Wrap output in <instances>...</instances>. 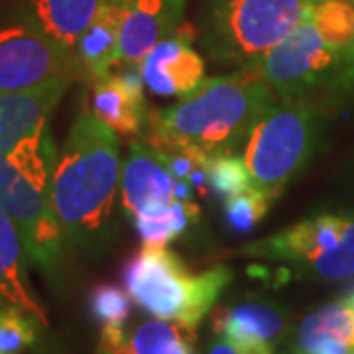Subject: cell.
Masks as SVG:
<instances>
[{
  "label": "cell",
  "mask_w": 354,
  "mask_h": 354,
  "mask_svg": "<svg viewBox=\"0 0 354 354\" xmlns=\"http://www.w3.org/2000/svg\"><path fill=\"white\" fill-rule=\"evenodd\" d=\"M354 348L353 309L344 301L319 307L299 323L293 354H351Z\"/></svg>",
  "instance_id": "e0dca14e"
},
{
  "label": "cell",
  "mask_w": 354,
  "mask_h": 354,
  "mask_svg": "<svg viewBox=\"0 0 354 354\" xmlns=\"http://www.w3.org/2000/svg\"><path fill=\"white\" fill-rule=\"evenodd\" d=\"M176 199V177L165 156L144 140H134L122 162L120 203L128 218L150 205H165Z\"/></svg>",
  "instance_id": "8fae6325"
},
{
  "label": "cell",
  "mask_w": 354,
  "mask_h": 354,
  "mask_svg": "<svg viewBox=\"0 0 354 354\" xmlns=\"http://www.w3.org/2000/svg\"><path fill=\"white\" fill-rule=\"evenodd\" d=\"M223 203H225V221L228 228L239 234H246V232H252L254 228L258 227V223L264 218L266 213L270 211L272 199L250 185L246 189L234 193Z\"/></svg>",
  "instance_id": "603a6c76"
},
{
  "label": "cell",
  "mask_w": 354,
  "mask_h": 354,
  "mask_svg": "<svg viewBox=\"0 0 354 354\" xmlns=\"http://www.w3.org/2000/svg\"><path fill=\"white\" fill-rule=\"evenodd\" d=\"M146 246H167L187 236L201 221V209L195 201L174 199L165 205H150L130 218Z\"/></svg>",
  "instance_id": "ffe728a7"
},
{
  "label": "cell",
  "mask_w": 354,
  "mask_h": 354,
  "mask_svg": "<svg viewBox=\"0 0 354 354\" xmlns=\"http://www.w3.org/2000/svg\"><path fill=\"white\" fill-rule=\"evenodd\" d=\"M342 53L323 39L311 20V12L252 67L256 75L279 99L309 97L317 88L329 87Z\"/></svg>",
  "instance_id": "ba28073f"
},
{
  "label": "cell",
  "mask_w": 354,
  "mask_h": 354,
  "mask_svg": "<svg viewBox=\"0 0 354 354\" xmlns=\"http://www.w3.org/2000/svg\"><path fill=\"white\" fill-rule=\"evenodd\" d=\"M38 323L22 307L4 305L0 309V354H24L38 339Z\"/></svg>",
  "instance_id": "7402d4cb"
},
{
  "label": "cell",
  "mask_w": 354,
  "mask_h": 354,
  "mask_svg": "<svg viewBox=\"0 0 354 354\" xmlns=\"http://www.w3.org/2000/svg\"><path fill=\"white\" fill-rule=\"evenodd\" d=\"M71 79L73 77H64L39 87L0 93V156L50 124L51 113L62 101Z\"/></svg>",
  "instance_id": "5bb4252c"
},
{
  "label": "cell",
  "mask_w": 354,
  "mask_h": 354,
  "mask_svg": "<svg viewBox=\"0 0 354 354\" xmlns=\"http://www.w3.org/2000/svg\"><path fill=\"white\" fill-rule=\"evenodd\" d=\"M278 99L248 67L209 77L176 104L150 114L148 134L142 140L158 150L195 146L211 156L232 153Z\"/></svg>",
  "instance_id": "7a4b0ae2"
},
{
  "label": "cell",
  "mask_w": 354,
  "mask_h": 354,
  "mask_svg": "<svg viewBox=\"0 0 354 354\" xmlns=\"http://www.w3.org/2000/svg\"><path fill=\"white\" fill-rule=\"evenodd\" d=\"M313 0H211L203 46L216 64L246 69L311 12Z\"/></svg>",
  "instance_id": "8992f818"
},
{
  "label": "cell",
  "mask_w": 354,
  "mask_h": 354,
  "mask_svg": "<svg viewBox=\"0 0 354 354\" xmlns=\"http://www.w3.org/2000/svg\"><path fill=\"white\" fill-rule=\"evenodd\" d=\"M28 252L14 221L0 209V293L8 304L18 305L48 325V315L32 293L28 281Z\"/></svg>",
  "instance_id": "ac0fdd59"
},
{
  "label": "cell",
  "mask_w": 354,
  "mask_h": 354,
  "mask_svg": "<svg viewBox=\"0 0 354 354\" xmlns=\"http://www.w3.org/2000/svg\"><path fill=\"white\" fill-rule=\"evenodd\" d=\"M99 6L101 0H30L28 20L77 64V41L93 22Z\"/></svg>",
  "instance_id": "d6986e66"
},
{
  "label": "cell",
  "mask_w": 354,
  "mask_h": 354,
  "mask_svg": "<svg viewBox=\"0 0 354 354\" xmlns=\"http://www.w3.org/2000/svg\"><path fill=\"white\" fill-rule=\"evenodd\" d=\"M187 0H127L120 26L118 67H138L160 39L183 24Z\"/></svg>",
  "instance_id": "7c38bea8"
},
{
  "label": "cell",
  "mask_w": 354,
  "mask_h": 354,
  "mask_svg": "<svg viewBox=\"0 0 354 354\" xmlns=\"http://www.w3.org/2000/svg\"><path fill=\"white\" fill-rule=\"evenodd\" d=\"M205 354H248L242 351L239 344L227 339L225 335H215V339L207 344V351Z\"/></svg>",
  "instance_id": "4316f807"
},
{
  "label": "cell",
  "mask_w": 354,
  "mask_h": 354,
  "mask_svg": "<svg viewBox=\"0 0 354 354\" xmlns=\"http://www.w3.org/2000/svg\"><path fill=\"white\" fill-rule=\"evenodd\" d=\"M197 30L187 22L160 39L144 55L138 69L144 85L158 97H185L205 79V59L193 48Z\"/></svg>",
  "instance_id": "30bf717a"
},
{
  "label": "cell",
  "mask_w": 354,
  "mask_h": 354,
  "mask_svg": "<svg viewBox=\"0 0 354 354\" xmlns=\"http://www.w3.org/2000/svg\"><path fill=\"white\" fill-rule=\"evenodd\" d=\"M4 305H8V301H6V299H4V295L0 293V309H2Z\"/></svg>",
  "instance_id": "f1b7e54d"
},
{
  "label": "cell",
  "mask_w": 354,
  "mask_h": 354,
  "mask_svg": "<svg viewBox=\"0 0 354 354\" xmlns=\"http://www.w3.org/2000/svg\"><path fill=\"white\" fill-rule=\"evenodd\" d=\"M342 301H344V304H346L348 307H351V309H353V317H354V288L348 291V293H346V297H344Z\"/></svg>",
  "instance_id": "83f0119b"
},
{
  "label": "cell",
  "mask_w": 354,
  "mask_h": 354,
  "mask_svg": "<svg viewBox=\"0 0 354 354\" xmlns=\"http://www.w3.org/2000/svg\"><path fill=\"white\" fill-rule=\"evenodd\" d=\"M215 335H225L248 354H274L286 333V315L276 305L246 301L213 313Z\"/></svg>",
  "instance_id": "9a60e30c"
},
{
  "label": "cell",
  "mask_w": 354,
  "mask_h": 354,
  "mask_svg": "<svg viewBox=\"0 0 354 354\" xmlns=\"http://www.w3.org/2000/svg\"><path fill=\"white\" fill-rule=\"evenodd\" d=\"M122 279L140 309L195 333L232 281V272L213 266L195 274L167 246L144 244L127 262Z\"/></svg>",
  "instance_id": "277c9868"
},
{
  "label": "cell",
  "mask_w": 354,
  "mask_h": 354,
  "mask_svg": "<svg viewBox=\"0 0 354 354\" xmlns=\"http://www.w3.org/2000/svg\"><path fill=\"white\" fill-rule=\"evenodd\" d=\"M353 2H354V0H353Z\"/></svg>",
  "instance_id": "4dcf8cb0"
},
{
  "label": "cell",
  "mask_w": 354,
  "mask_h": 354,
  "mask_svg": "<svg viewBox=\"0 0 354 354\" xmlns=\"http://www.w3.org/2000/svg\"><path fill=\"white\" fill-rule=\"evenodd\" d=\"M88 307L102 327H124L132 311L130 293L114 283H99L91 290Z\"/></svg>",
  "instance_id": "d4e9b609"
},
{
  "label": "cell",
  "mask_w": 354,
  "mask_h": 354,
  "mask_svg": "<svg viewBox=\"0 0 354 354\" xmlns=\"http://www.w3.org/2000/svg\"><path fill=\"white\" fill-rule=\"evenodd\" d=\"M325 134V111L309 97L278 99L242 146L252 185L272 201L315 158Z\"/></svg>",
  "instance_id": "5b68a950"
},
{
  "label": "cell",
  "mask_w": 354,
  "mask_h": 354,
  "mask_svg": "<svg viewBox=\"0 0 354 354\" xmlns=\"http://www.w3.org/2000/svg\"><path fill=\"white\" fill-rule=\"evenodd\" d=\"M330 99L337 101H354V41L348 50L342 51L341 64L337 73L330 79L329 87Z\"/></svg>",
  "instance_id": "484cf974"
},
{
  "label": "cell",
  "mask_w": 354,
  "mask_h": 354,
  "mask_svg": "<svg viewBox=\"0 0 354 354\" xmlns=\"http://www.w3.org/2000/svg\"><path fill=\"white\" fill-rule=\"evenodd\" d=\"M77 71L75 59L30 20L0 26V93L39 87Z\"/></svg>",
  "instance_id": "9c48e42d"
},
{
  "label": "cell",
  "mask_w": 354,
  "mask_h": 354,
  "mask_svg": "<svg viewBox=\"0 0 354 354\" xmlns=\"http://www.w3.org/2000/svg\"><path fill=\"white\" fill-rule=\"evenodd\" d=\"M351 354H354V351H353V353H351Z\"/></svg>",
  "instance_id": "f546056e"
},
{
  "label": "cell",
  "mask_w": 354,
  "mask_h": 354,
  "mask_svg": "<svg viewBox=\"0 0 354 354\" xmlns=\"http://www.w3.org/2000/svg\"><path fill=\"white\" fill-rule=\"evenodd\" d=\"M311 20L330 48L342 53L354 41L353 0H313Z\"/></svg>",
  "instance_id": "44dd1931"
},
{
  "label": "cell",
  "mask_w": 354,
  "mask_h": 354,
  "mask_svg": "<svg viewBox=\"0 0 354 354\" xmlns=\"http://www.w3.org/2000/svg\"><path fill=\"white\" fill-rule=\"evenodd\" d=\"M120 176L122 160L116 132L83 106L53 169L51 197L65 244L95 250L111 236Z\"/></svg>",
  "instance_id": "6da1fadb"
},
{
  "label": "cell",
  "mask_w": 354,
  "mask_h": 354,
  "mask_svg": "<svg viewBox=\"0 0 354 354\" xmlns=\"http://www.w3.org/2000/svg\"><path fill=\"white\" fill-rule=\"evenodd\" d=\"M252 185L246 162L232 153H216L209 162V189L218 199H228L234 193Z\"/></svg>",
  "instance_id": "cb8c5ba5"
},
{
  "label": "cell",
  "mask_w": 354,
  "mask_h": 354,
  "mask_svg": "<svg viewBox=\"0 0 354 354\" xmlns=\"http://www.w3.org/2000/svg\"><path fill=\"white\" fill-rule=\"evenodd\" d=\"M55 162L57 150L50 124L0 156V209L20 230L28 260L44 272L57 270L65 248L51 197Z\"/></svg>",
  "instance_id": "3957f363"
},
{
  "label": "cell",
  "mask_w": 354,
  "mask_h": 354,
  "mask_svg": "<svg viewBox=\"0 0 354 354\" xmlns=\"http://www.w3.org/2000/svg\"><path fill=\"white\" fill-rule=\"evenodd\" d=\"M244 254L290 266L301 278L321 281L353 278L354 211L315 213L248 244Z\"/></svg>",
  "instance_id": "52a82bcc"
},
{
  "label": "cell",
  "mask_w": 354,
  "mask_h": 354,
  "mask_svg": "<svg viewBox=\"0 0 354 354\" xmlns=\"http://www.w3.org/2000/svg\"><path fill=\"white\" fill-rule=\"evenodd\" d=\"M193 341L195 333L156 317L130 330L102 327L97 354H195Z\"/></svg>",
  "instance_id": "2e32d148"
},
{
  "label": "cell",
  "mask_w": 354,
  "mask_h": 354,
  "mask_svg": "<svg viewBox=\"0 0 354 354\" xmlns=\"http://www.w3.org/2000/svg\"><path fill=\"white\" fill-rule=\"evenodd\" d=\"M118 69V73L91 83V113L116 134L136 136L150 120L144 99L146 85L138 67Z\"/></svg>",
  "instance_id": "4fadbf2b"
}]
</instances>
